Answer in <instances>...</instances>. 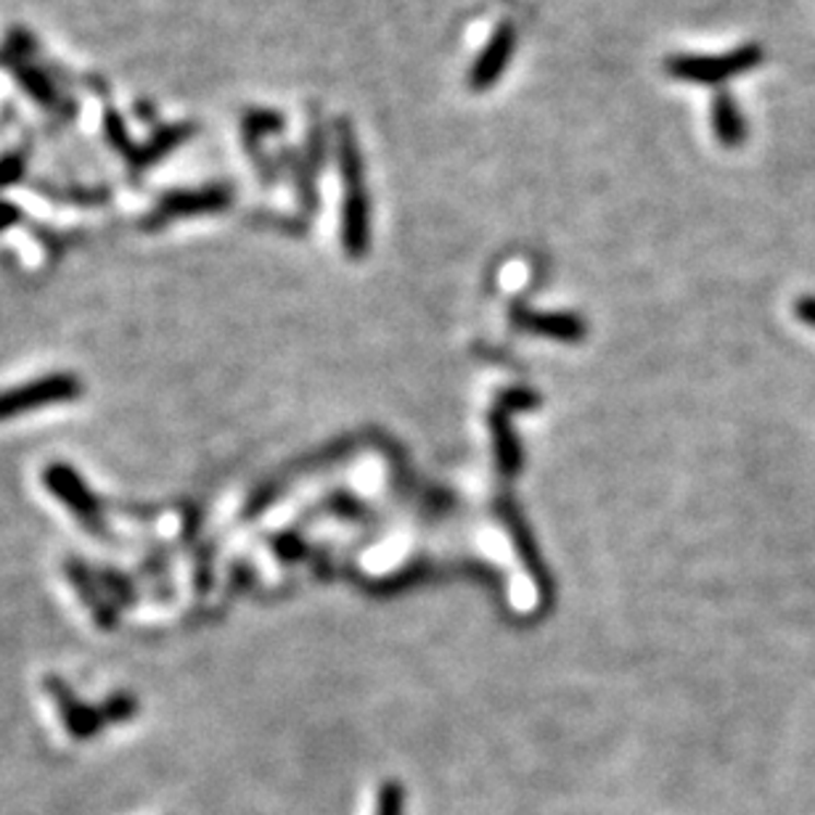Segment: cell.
<instances>
[{
  "label": "cell",
  "mask_w": 815,
  "mask_h": 815,
  "mask_svg": "<svg viewBox=\"0 0 815 815\" xmlns=\"http://www.w3.org/2000/svg\"><path fill=\"white\" fill-rule=\"evenodd\" d=\"M765 61L763 46L749 43V46H739L736 51L718 54V56H692V54H678L670 56L664 61L670 78L681 80V83H694V85H723L733 78H742V74L752 72Z\"/></svg>",
  "instance_id": "6da1fadb"
},
{
  "label": "cell",
  "mask_w": 815,
  "mask_h": 815,
  "mask_svg": "<svg viewBox=\"0 0 815 815\" xmlns=\"http://www.w3.org/2000/svg\"><path fill=\"white\" fill-rule=\"evenodd\" d=\"M83 381L78 374H48L37 376L33 381L0 390V422H11V418L27 416L35 413L37 408L72 403V400L83 398Z\"/></svg>",
  "instance_id": "7a4b0ae2"
},
{
  "label": "cell",
  "mask_w": 815,
  "mask_h": 815,
  "mask_svg": "<svg viewBox=\"0 0 815 815\" xmlns=\"http://www.w3.org/2000/svg\"><path fill=\"white\" fill-rule=\"evenodd\" d=\"M43 485L54 493L56 500H61V504L74 513V519H78L87 532L104 535L106 524L102 504H98L96 495L91 493V487L85 485L83 476L78 474V469L67 466V463H51V466H46V472H43Z\"/></svg>",
  "instance_id": "3957f363"
},
{
  "label": "cell",
  "mask_w": 815,
  "mask_h": 815,
  "mask_svg": "<svg viewBox=\"0 0 815 815\" xmlns=\"http://www.w3.org/2000/svg\"><path fill=\"white\" fill-rule=\"evenodd\" d=\"M517 43L519 35L511 22H500L498 27H495L487 46L482 48V54L476 56L472 69H469L466 83L474 93H485L491 91L495 83H500V78H504V72L511 64L513 51H517Z\"/></svg>",
  "instance_id": "277c9868"
},
{
  "label": "cell",
  "mask_w": 815,
  "mask_h": 815,
  "mask_svg": "<svg viewBox=\"0 0 815 815\" xmlns=\"http://www.w3.org/2000/svg\"><path fill=\"white\" fill-rule=\"evenodd\" d=\"M46 692L51 694L56 707H59V714L61 720H64L69 736L93 739L102 733L106 725L102 707H91L85 705V701H80L72 694V688H69L61 678H56V675H48L46 678Z\"/></svg>",
  "instance_id": "5b68a950"
},
{
  "label": "cell",
  "mask_w": 815,
  "mask_h": 815,
  "mask_svg": "<svg viewBox=\"0 0 815 815\" xmlns=\"http://www.w3.org/2000/svg\"><path fill=\"white\" fill-rule=\"evenodd\" d=\"M342 244L353 257L368 252L371 244V197L366 186L347 188L342 204Z\"/></svg>",
  "instance_id": "8992f818"
},
{
  "label": "cell",
  "mask_w": 815,
  "mask_h": 815,
  "mask_svg": "<svg viewBox=\"0 0 815 815\" xmlns=\"http://www.w3.org/2000/svg\"><path fill=\"white\" fill-rule=\"evenodd\" d=\"M712 130L720 146H725V149H739L744 141H747V135H749L747 119H744L742 109H739L736 98H733L731 93H725V91L714 93Z\"/></svg>",
  "instance_id": "52a82bcc"
},
{
  "label": "cell",
  "mask_w": 815,
  "mask_h": 815,
  "mask_svg": "<svg viewBox=\"0 0 815 815\" xmlns=\"http://www.w3.org/2000/svg\"><path fill=\"white\" fill-rule=\"evenodd\" d=\"M67 575H69V582L78 588L80 599L85 601V606L91 610L93 617H96V623L106 630L117 628V606L109 604V601L104 599V593L98 591V586H96V580H93L91 569H87L80 559H69L67 562Z\"/></svg>",
  "instance_id": "ba28073f"
},
{
  "label": "cell",
  "mask_w": 815,
  "mask_h": 815,
  "mask_svg": "<svg viewBox=\"0 0 815 815\" xmlns=\"http://www.w3.org/2000/svg\"><path fill=\"white\" fill-rule=\"evenodd\" d=\"M336 165L344 180V188H361L366 165H363L361 143L350 119H336Z\"/></svg>",
  "instance_id": "9c48e42d"
},
{
  "label": "cell",
  "mask_w": 815,
  "mask_h": 815,
  "mask_svg": "<svg viewBox=\"0 0 815 815\" xmlns=\"http://www.w3.org/2000/svg\"><path fill=\"white\" fill-rule=\"evenodd\" d=\"M522 321L532 323L530 329L535 331H545V334H554V336H578L580 334V326L575 318H567V316H522Z\"/></svg>",
  "instance_id": "30bf717a"
},
{
  "label": "cell",
  "mask_w": 815,
  "mask_h": 815,
  "mask_svg": "<svg viewBox=\"0 0 815 815\" xmlns=\"http://www.w3.org/2000/svg\"><path fill=\"white\" fill-rule=\"evenodd\" d=\"M102 712H104L106 723H125V720L135 718L138 714V701L125 692L111 694V697L102 705Z\"/></svg>",
  "instance_id": "8fae6325"
},
{
  "label": "cell",
  "mask_w": 815,
  "mask_h": 815,
  "mask_svg": "<svg viewBox=\"0 0 815 815\" xmlns=\"http://www.w3.org/2000/svg\"><path fill=\"white\" fill-rule=\"evenodd\" d=\"M405 811V792L398 781H387L379 789L376 800V815H403Z\"/></svg>",
  "instance_id": "7c38bea8"
},
{
  "label": "cell",
  "mask_w": 815,
  "mask_h": 815,
  "mask_svg": "<svg viewBox=\"0 0 815 815\" xmlns=\"http://www.w3.org/2000/svg\"><path fill=\"white\" fill-rule=\"evenodd\" d=\"M281 128H284V117L275 115V111H252L247 117V130L252 138L279 133Z\"/></svg>",
  "instance_id": "4fadbf2b"
},
{
  "label": "cell",
  "mask_w": 815,
  "mask_h": 815,
  "mask_svg": "<svg viewBox=\"0 0 815 815\" xmlns=\"http://www.w3.org/2000/svg\"><path fill=\"white\" fill-rule=\"evenodd\" d=\"M305 162L312 167V170H321L326 165V130L321 125H312L310 138H307V152H305Z\"/></svg>",
  "instance_id": "5bb4252c"
},
{
  "label": "cell",
  "mask_w": 815,
  "mask_h": 815,
  "mask_svg": "<svg viewBox=\"0 0 815 815\" xmlns=\"http://www.w3.org/2000/svg\"><path fill=\"white\" fill-rule=\"evenodd\" d=\"M102 578H104L102 582L106 588H111V591L119 593V604H133V591H130V582L125 580V575L111 572V569H104Z\"/></svg>",
  "instance_id": "9a60e30c"
},
{
  "label": "cell",
  "mask_w": 815,
  "mask_h": 815,
  "mask_svg": "<svg viewBox=\"0 0 815 815\" xmlns=\"http://www.w3.org/2000/svg\"><path fill=\"white\" fill-rule=\"evenodd\" d=\"M794 312H798L800 321H805L815 329V297H800L798 305H794Z\"/></svg>",
  "instance_id": "2e32d148"
},
{
  "label": "cell",
  "mask_w": 815,
  "mask_h": 815,
  "mask_svg": "<svg viewBox=\"0 0 815 815\" xmlns=\"http://www.w3.org/2000/svg\"><path fill=\"white\" fill-rule=\"evenodd\" d=\"M19 221H22V212H19V206L11 204V202H0V231L11 228V225H16Z\"/></svg>",
  "instance_id": "e0dca14e"
}]
</instances>
